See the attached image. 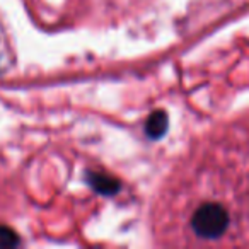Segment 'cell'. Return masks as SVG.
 I'll return each mask as SVG.
<instances>
[{
    "mask_svg": "<svg viewBox=\"0 0 249 249\" xmlns=\"http://www.w3.org/2000/svg\"><path fill=\"white\" fill-rule=\"evenodd\" d=\"M167 132V114L166 111H154L145 121V133L149 139L159 140Z\"/></svg>",
    "mask_w": 249,
    "mask_h": 249,
    "instance_id": "cell-3",
    "label": "cell"
},
{
    "mask_svg": "<svg viewBox=\"0 0 249 249\" xmlns=\"http://www.w3.org/2000/svg\"><path fill=\"white\" fill-rule=\"evenodd\" d=\"M87 184L92 188L96 193L104 195V196H113L121 190V183L116 178L104 174L101 171H87L86 174Z\"/></svg>",
    "mask_w": 249,
    "mask_h": 249,
    "instance_id": "cell-2",
    "label": "cell"
},
{
    "mask_svg": "<svg viewBox=\"0 0 249 249\" xmlns=\"http://www.w3.org/2000/svg\"><path fill=\"white\" fill-rule=\"evenodd\" d=\"M191 227L203 239H217L227 231L229 213L218 203H205L191 217Z\"/></svg>",
    "mask_w": 249,
    "mask_h": 249,
    "instance_id": "cell-1",
    "label": "cell"
},
{
    "mask_svg": "<svg viewBox=\"0 0 249 249\" xmlns=\"http://www.w3.org/2000/svg\"><path fill=\"white\" fill-rule=\"evenodd\" d=\"M19 244V237L16 232H12L9 227H2L0 225V248H12V246Z\"/></svg>",
    "mask_w": 249,
    "mask_h": 249,
    "instance_id": "cell-4",
    "label": "cell"
}]
</instances>
